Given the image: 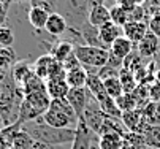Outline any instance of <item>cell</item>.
I'll list each match as a JSON object with an SVG mask.
<instances>
[{
	"instance_id": "1",
	"label": "cell",
	"mask_w": 160,
	"mask_h": 149,
	"mask_svg": "<svg viewBox=\"0 0 160 149\" xmlns=\"http://www.w3.org/2000/svg\"><path fill=\"white\" fill-rule=\"evenodd\" d=\"M21 127L33 141L44 144H72L76 133V129H56L44 122L43 116L22 124Z\"/></svg>"
},
{
	"instance_id": "2",
	"label": "cell",
	"mask_w": 160,
	"mask_h": 149,
	"mask_svg": "<svg viewBox=\"0 0 160 149\" xmlns=\"http://www.w3.org/2000/svg\"><path fill=\"white\" fill-rule=\"evenodd\" d=\"M43 119L46 124L56 127V129H76L79 122L75 110L65 98L51 100L49 108L43 114Z\"/></svg>"
},
{
	"instance_id": "3",
	"label": "cell",
	"mask_w": 160,
	"mask_h": 149,
	"mask_svg": "<svg viewBox=\"0 0 160 149\" xmlns=\"http://www.w3.org/2000/svg\"><path fill=\"white\" fill-rule=\"evenodd\" d=\"M49 103H51V97L48 95L46 91L26 94L24 98H22L21 106H19V116H18L16 124L22 125L29 121L41 117L49 108Z\"/></svg>"
},
{
	"instance_id": "4",
	"label": "cell",
	"mask_w": 160,
	"mask_h": 149,
	"mask_svg": "<svg viewBox=\"0 0 160 149\" xmlns=\"http://www.w3.org/2000/svg\"><path fill=\"white\" fill-rule=\"evenodd\" d=\"M75 56L81 62V65L87 68H102L108 65L109 60V49L89 46V45H78L75 46Z\"/></svg>"
},
{
	"instance_id": "5",
	"label": "cell",
	"mask_w": 160,
	"mask_h": 149,
	"mask_svg": "<svg viewBox=\"0 0 160 149\" xmlns=\"http://www.w3.org/2000/svg\"><path fill=\"white\" fill-rule=\"evenodd\" d=\"M59 8L63 10L65 19L68 17V26L81 32V27L87 22L89 8L86 5V0H59Z\"/></svg>"
},
{
	"instance_id": "6",
	"label": "cell",
	"mask_w": 160,
	"mask_h": 149,
	"mask_svg": "<svg viewBox=\"0 0 160 149\" xmlns=\"http://www.w3.org/2000/svg\"><path fill=\"white\" fill-rule=\"evenodd\" d=\"M90 98V92L87 87H70L68 91L65 100L70 103V106L75 110L78 119L81 121L82 119V114H84V110L87 106V102Z\"/></svg>"
},
{
	"instance_id": "7",
	"label": "cell",
	"mask_w": 160,
	"mask_h": 149,
	"mask_svg": "<svg viewBox=\"0 0 160 149\" xmlns=\"http://www.w3.org/2000/svg\"><path fill=\"white\" fill-rule=\"evenodd\" d=\"M125 130L128 132H133V133H143L144 129H146V121H144V116H143V110L141 108H136L133 111H127V113H122V117H121Z\"/></svg>"
},
{
	"instance_id": "8",
	"label": "cell",
	"mask_w": 160,
	"mask_h": 149,
	"mask_svg": "<svg viewBox=\"0 0 160 149\" xmlns=\"http://www.w3.org/2000/svg\"><path fill=\"white\" fill-rule=\"evenodd\" d=\"M158 45H160V38L157 35H154L152 32H148L143 37V40L136 45V49H138L143 60L144 59H152L158 52Z\"/></svg>"
},
{
	"instance_id": "9",
	"label": "cell",
	"mask_w": 160,
	"mask_h": 149,
	"mask_svg": "<svg viewBox=\"0 0 160 149\" xmlns=\"http://www.w3.org/2000/svg\"><path fill=\"white\" fill-rule=\"evenodd\" d=\"M94 135L95 133L89 129L87 124L84 121H79L76 125V133H75V140L72 143V149H90Z\"/></svg>"
},
{
	"instance_id": "10",
	"label": "cell",
	"mask_w": 160,
	"mask_h": 149,
	"mask_svg": "<svg viewBox=\"0 0 160 149\" xmlns=\"http://www.w3.org/2000/svg\"><path fill=\"white\" fill-rule=\"evenodd\" d=\"M68 27H70V26H68V21L65 19V16L60 14L59 11H56V13L49 14L44 30H46V33L51 35V37H60V35L67 33Z\"/></svg>"
},
{
	"instance_id": "11",
	"label": "cell",
	"mask_w": 160,
	"mask_h": 149,
	"mask_svg": "<svg viewBox=\"0 0 160 149\" xmlns=\"http://www.w3.org/2000/svg\"><path fill=\"white\" fill-rule=\"evenodd\" d=\"M122 30H124V37H127L135 45H138L143 40V37L149 32V27L144 21H128L122 27Z\"/></svg>"
},
{
	"instance_id": "12",
	"label": "cell",
	"mask_w": 160,
	"mask_h": 149,
	"mask_svg": "<svg viewBox=\"0 0 160 149\" xmlns=\"http://www.w3.org/2000/svg\"><path fill=\"white\" fill-rule=\"evenodd\" d=\"M98 35H100V40H102V43L106 49H109V46L116 41L119 37L124 35V30L121 26L118 24H114L112 21H109V22H106L105 26H102L98 29Z\"/></svg>"
},
{
	"instance_id": "13",
	"label": "cell",
	"mask_w": 160,
	"mask_h": 149,
	"mask_svg": "<svg viewBox=\"0 0 160 149\" xmlns=\"http://www.w3.org/2000/svg\"><path fill=\"white\" fill-rule=\"evenodd\" d=\"M13 81L18 86H22L32 75H33V65H30V62L27 60H18L10 70Z\"/></svg>"
},
{
	"instance_id": "14",
	"label": "cell",
	"mask_w": 160,
	"mask_h": 149,
	"mask_svg": "<svg viewBox=\"0 0 160 149\" xmlns=\"http://www.w3.org/2000/svg\"><path fill=\"white\" fill-rule=\"evenodd\" d=\"M135 48H136V45L133 43V41H130L127 37L122 35V37H119V38L109 46V54L124 62V59H125Z\"/></svg>"
},
{
	"instance_id": "15",
	"label": "cell",
	"mask_w": 160,
	"mask_h": 149,
	"mask_svg": "<svg viewBox=\"0 0 160 149\" xmlns=\"http://www.w3.org/2000/svg\"><path fill=\"white\" fill-rule=\"evenodd\" d=\"M111 21V14H109V8L105 5H98L90 8L87 13V22L90 26H94L97 29H100L102 26H105L106 22Z\"/></svg>"
},
{
	"instance_id": "16",
	"label": "cell",
	"mask_w": 160,
	"mask_h": 149,
	"mask_svg": "<svg viewBox=\"0 0 160 149\" xmlns=\"http://www.w3.org/2000/svg\"><path fill=\"white\" fill-rule=\"evenodd\" d=\"M75 51V45L70 43L68 40H63V41H56V43L49 48V54L60 63H63L68 57H70Z\"/></svg>"
},
{
	"instance_id": "17",
	"label": "cell",
	"mask_w": 160,
	"mask_h": 149,
	"mask_svg": "<svg viewBox=\"0 0 160 149\" xmlns=\"http://www.w3.org/2000/svg\"><path fill=\"white\" fill-rule=\"evenodd\" d=\"M48 17H49V13L44 11L43 8H38V7H30L29 8V13H27V19L30 26L37 30V32H41L46 27V22H48Z\"/></svg>"
},
{
	"instance_id": "18",
	"label": "cell",
	"mask_w": 160,
	"mask_h": 149,
	"mask_svg": "<svg viewBox=\"0 0 160 149\" xmlns=\"http://www.w3.org/2000/svg\"><path fill=\"white\" fill-rule=\"evenodd\" d=\"M68 91H70V86L65 79H48L46 81V92L51 97V100L56 98H65Z\"/></svg>"
},
{
	"instance_id": "19",
	"label": "cell",
	"mask_w": 160,
	"mask_h": 149,
	"mask_svg": "<svg viewBox=\"0 0 160 149\" xmlns=\"http://www.w3.org/2000/svg\"><path fill=\"white\" fill-rule=\"evenodd\" d=\"M87 70L79 65L76 68H72V70H67V76H65V81L68 82L70 87H86L87 84Z\"/></svg>"
},
{
	"instance_id": "20",
	"label": "cell",
	"mask_w": 160,
	"mask_h": 149,
	"mask_svg": "<svg viewBox=\"0 0 160 149\" xmlns=\"http://www.w3.org/2000/svg\"><path fill=\"white\" fill-rule=\"evenodd\" d=\"M81 37H82V41L84 45H89V46H97V48H105L102 40H100V35H98V29L90 26L89 22H86L82 27H81ZM106 49V48H105Z\"/></svg>"
},
{
	"instance_id": "21",
	"label": "cell",
	"mask_w": 160,
	"mask_h": 149,
	"mask_svg": "<svg viewBox=\"0 0 160 149\" xmlns=\"http://www.w3.org/2000/svg\"><path fill=\"white\" fill-rule=\"evenodd\" d=\"M124 135L121 133H105L98 138V149H124Z\"/></svg>"
},
{
	"instance_id": "22",
	"label": "cell",
	"mask_w": 160,
	"mask_h": 149,
	"mask_svg": "<svg viewBox=\"0 0 160 149\" xmlns=\"http://www.w3.org/2000/svg\"><path fill=\"white\" fill-rule=\"evenodd\" d=\"M141 110H143V116L148 125H160V103L149 102Z\"/></svg>"
},
{
	"instance_id": "23",
	"label": "cell",
	"mask_w": 160,
	"mask_h": 149,
	"mask_svg": "<svg viewBox=\"0 0 160 149\" xmlns=\"http://www.w3.org/2000/svg\"><path fill=\"white\" fill-rule=\"evenodd\" d=\"M116 103H118V108L122 111V113H127V111H133L136 108H140L138 105V98L133 92H124L121 97L116 98Z\"/></svg>"
},
{
	"instance_id": "24",
	"label": "cell",
	"mask_w": 160,
	"mask_h": 149,
	"mask_svg": "<svg viewBox=\"0 0 160 149\" xmlns=\"http://www.w3.org/2000/svg\"><path fill=\"white\" fill-rule=\"evenodd\" d=\"M141 135L148 147L160 149V125H146V129Z\"/></svg>"
},
{
	"instance_id": "25",
	"label": "cell",
	"mask_w": 160,
	"mask_h": 149,
	"mask_svg": "<svg viewBox=\"0 0 160 149\" xmlns=\"http://www.w3.org/2000/svg\"><path fill=\"white\" fill-rule=\"evenodd\" d=\"M98 105H100L102 111H103L106 116L114 117V119H121V117H122V111L118 108V103H116V100H114L112 97H109V95L105 97L103 100L98 102Z\"/></svg>"
},
{
	"instance_id": "26",
	"label": "cell",
	"mask_w": 160,
	"mask_h": 149,
	"mask_svg": "<svg viewBox=\"0 0 160 149\" xmlns=\"http://www.w3.org/2000/svg\"><path fill=\"white\" fill-rule=\"evenodd\" d=\"M124 149H146V143L141 133L125 132L124 133Z\"/></svg>"
},
{
	"instance_id": "27",
	"label": "cell",
	"mask_w": 160,
	"mask_h": 149,
	"mask_svg": "<svg viewBox=\"0 0 160 149\" xmlns=\"http://www.w3.org/2000/svg\"><path fill=\"white\" fill-rule=\"evenodd\" d=\"M103 84H105L106 94H108L109 97H112L114 100L124 94V87H122V82H121L119 76H112V78L103 79Z\"/></svg>"
},
{
	"instance_id": "28",
	"label": "cell",
	"mask_w": 160,
	"mask_h": 149,
	"mask_svg": "<svg viewBox=\"0 0 160 149\" xmlns=\"http://www.w3.org/2000/svg\"><path fill=\"white\" fill-rule=\"evenodd\" d=\"M144 63V60H143V57L140 56V52H138V49H133L125 59H124V62H122V68H125V70H128V72H132V73H135L136 70H138L141 65Z\"/></svg>"
},
{
	"instance_id": "29",
	"label": "cell",
	"mask_w": 160,
	"mask_h": 149,
	"mask_svg": "<svg viewBox=\"0 0 160 149\" xmlns=\"http://www.w3.org/2000/svg\"><path fill=\"white\" fill-rule=\"evenodd\" d=\"M109 14H111V21L114 24H118L121 27H124L128 22V10L121 7V5H112L109 8Z\"/></svg>"
},
{
	"instance_id": "30",
	"label": "cell",
	"mask_w": 160,
	"mask_h": 149,
	"mask_svg": "<svg viewBox=\"0 0 160 149\" xmlns=\"http://www.w3.org/2000/svg\"><path fill=\"white\" fill-rule=\"evenodd\" d=\"M119 79L122 82V87H124V92H133L136 87H138V81H136L135 75L125 68H121L119 70Z\"/></svg>"
},
{
	"instance_id": "31",
	"label": "cell",
	"mask_w": 160,
	"mask_h": 149,
	"mask_svg": "<svg viewBox=\"0 0 160 149\" xmlns=\"http://www.w3.org/2000/svg\"><path fill=\"white\" fill-rule=\"evenodd\" d=\"M16 63V54L13 48H0V70H11V67Z\"/></svg>"
},
{
	"instance_id": "32",
	"label": "cell",
	"mask_w": 160,
	"mask_h": 149,
	"mask_svg": "<svg viewBox=\"0 0 160 149\" xmlns=\"http://www.w3.org/2000/svg\"><path fill=\"white\" fill-rule=\"evenodd\" d=\"M14 43V33L10 27L2 26L0 27V48H13Z\"/></svg>"
},
{
	"instance_id": "33",
	"label": "cell",
	"mask_w": 160,
	"mask_h": 149,
	"mask_svg": "<svg viewBox=\"0 0 160 149\" xmlns=\"http://www.w3.org/2000/svg\"><path fill=\"white\" fill-rule=\"evenodd\" d=\"M30 7L43 8L44 11H48L51 14L59 10V0H30Z\"/></svg>"
},
{
	"instance_id": "34",
	"label": "cell",
	"mask_w": 160,
	"mask_h": 149,
	"mask_svg": "<svg viewBox=\"0 0 160 149\" xmlns=\"http://www.w3.org/2000/svg\"><path fill=\"white\" fill-rule=\"evenodd\" d=\"M148 27H149V32H152L154 35H157V37L160 38V11L154 13V14L149 17Z\"/></svg>"
},
{
	"instance_id": "35",
	"label": "cell",
	"mask_w": 160,
	"mask_h": 149,
	"mask_svg": "<svg viewBox=\"0 0 160 149\" xmlns=\"http://www.w3.org/2000/svg\"><path fill=\"white\" fill-rule=\"evenodd\" d=\"M32 149H72V144H44V143L33 141Z\"/></svg>"
},
{
	"instance_id": "36",
	"label": "cell",
	"mask_w": 160,
	"mask_h": 149,
	"mask_svg": "<svg viewBox=\"0 0 160 149\" xmlns=\"http://www.w3.org/2000/svg\"><path fill=\"white\" fill-rule=\"evenodd\" d=\"M149 97H151V102L160 103V84H157V82H152L151 84V87H149Z\"/></svg>"
},
{
	"instance_id": "37",
	"label": "cell",
	"mask_w": 160,
	"mask_h": 149,
	"mask_svg": "<svg viewBox=\"0 0 160 149\" xmlns=\"http://www.w3.org/2000/svg\"><path fill=\"white\" fill-rule=\"evenodd\" d=\"M8 8H10V2H7V0H0V27L3 26L5 19H7Z\"/></svg>"
},
{
	"instance_id": "38",
	"label": "cell",
	"mask_w": 160,
	"mask_h": 149,
	"mask_svg": "<svg viewBox=\"0 0 160 149\" xmlns=\"http://www.w3.org/2000/svg\"><path fill=\"white\" fill-rule=\"evenodd\" d=\"M118 5H121V7H124V8H127V10L136 7L135 0H118Z\"/></svg>"
},
{
	"instance_id": "39",
	"label": "cell",
	"mask_w": 160,
	"mask_h": 149,
	"mask_svg": "<svg viewBox=\"0 0 160 149\" xmlns=\"http://www.w3.org/2000/svg\"><path fill=\"white\" fill-rule=\"evenodd\" d=\"M103 2H105V0H86V5H87V8L90 10V8H94V7L103 5Z\"/></svg>"
},
{
	"instance_id": "40",
	"label": "cell",
	"mask_w": 160,
	"mask_h": 149,
	"mask_svg": "<svg viewBox=\"0 0 160 149\" xmlns=\"http://www.w3.org/2000/svg\"><path fill=\"white\" fill-rule=\"evenodd\" d=\"M0 149H11L10 143L7 141V138L3 135H0Z\"/></svg>"
},
{
	"instance_id": "41",
	"label": "cell",
	"mask_w": 160,
	"mask_h": 149,
	"mask_svg": "<svg viewBox=\"0 0 160 149\" xmlns=\"http://www.w3.org/2000/svg\"><path fill=\"white\" fill-rule=\"evenodd\" d=\"M154 82H157V84H160V68L155 72V76H154Z\"/></svg>"
},
{
	"instance_id": "42",
	"label": "cell",
	"mask_w": 160,
	"mask_h": 149,
	"mask_svg": "<svg viewBox=\"0 0 160 149\" xmlns=\"http://www.w3.org/2000/svg\"><path fill=\"white\" fill-rule=\"evenodd\" d=\"M7 2L13 3V2H30V0H7Z\"/></svg>"
},
{
	"instance_id": "43",
	"label": "cell",
	"mask_w": 160,
	"mask_h": 149,
	"mask_svg": "<svg viewBox=\"0 0 160 149\" xmlns=\"http://www.w3.org/2000/svg\"><path fill=\"white\" fill-rule=\"evenodd\" d=\"M146 149H155V147H146Z\"/></svg>"
},
{
	"instance_id": "44",
	"label": "cell",
	"mask_w": 160,
	"mask_h": 149,
	"mask_svg": "<svg viewBox=\"0 0 160 149\" xmlns=\"http://www.w3.org/2000/svg\"><path fill=\"white\" fill-rule=\"evenodd\" d=\"M0 94H2V89H0Z\"/></svg>"
},
{
	"instance_id": "45",
	"label": "cell",
	"mask_w": 160,
	"mask_h": 149,
	"mask_svg": "<svg viewBox=\"0 0 160 149\" xmlns=\"http://www.w3.org/2000/svg\"><path fill=\"white\" fill-rule=\"evenodd\" d=\"M158 62H160V59H158Z\"/></svg>"
}]
</instances>
